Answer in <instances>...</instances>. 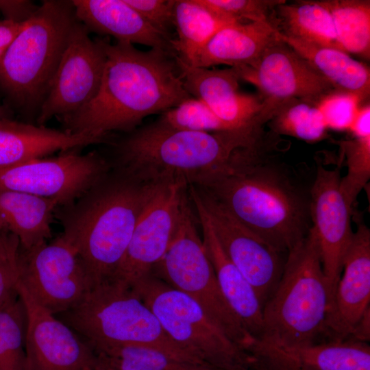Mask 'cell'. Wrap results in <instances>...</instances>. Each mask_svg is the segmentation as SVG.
I'll list each match as a JSON object with an SVG mask.
<instances>
[{
  "instance_id": "1",
  "label": "cell",
  "mask_w": 370,
  "mask_h": 370,
  "mask_svg": "<svg viewBox=\"0 0 370 370\" xmlns=\"http://www.w3.org/2000/svg\"><path fill=\"white\" fill-rule=\"evenodd\" d=\"M274 135L238 148L225 171L196 186L265 243L288 254L312 227V184L275 153L280 147Z\"/></svg>"
},
{
  "instance_id": "2",
  "label": "cell",
  "mask_w": 370,
  "mask_h": 370,
  "mask_svg": "<svg viewBox=\"0 0 370 370\" xmlns=\"http://www.w3.org/2000/svg\"><path fill=\"white\" fill-rule=\"evenodd\" d=\"M101 39L106 59L99 88L80 110L58 119L64 130L109 139L111 132H130L145 117L191 97L173 53Z\"/></svg>"
},
{
  "instance_id": "3",
  "label": "cell",
  "mask_w": 370,
  "mask_h": 370,
  "mask_svg": "<svg viewBox=\"0 0 370 370\" xmlns=\"http://www.w3.org/2000/svg\"><path fill=\"white\" fill-rule=\"evenodd\" d=\"M259 138L245 131L199 132L156 122L134 132L117 145L118 168L145 184L201 186L229 168L237 149Z\"/></svg>"
},
{
  "instance_id": "4",
  "label": "cell",
  "mask_w": 370,
  "mask_h": 370,
  "mask_svg": "<svg viewBox=\"0 0 370 370\" xmlns=\"http://www.w3.org/2000/svg\"><path fill=\"white\" fill-rule=\"evenodd\" d=\"M153 184L119 171L56 210L63 233L75 247L92 286L110 280L116 271Z\"/></svg>"
},
{
  "instance_id": "5",
  "label": "cell",
  "mask_w": 370,
  "mask_h": 370,
  "mask_svg": "<svg viewBox=\"0 0 370 370\" xmlns=\"http://www.w3.org/2000/svg\"><path fill=\"white\" fill-rule=\"evenodd\" d=\"M73 1L44 0L0 57L6 107L36 122L77 21Z\"/></svg>"
},
{
  "instance_id": "6",
  "label": "cell",
  "mask_w": 370,
  "mask_h": 370,
  "mask_svg": "<svg viewBox=\"0 0 370 370\" xmlns=\"http://www.w3.org/2000/svg\"><path fill=\"white\" fill-rule=\"evenodd\" d=\"M332 294L312 230L287 254L280 282L262 310L258 340L281 347L322 342Z\"/></svg>"
},
{
  "instance_id": "7",
  "label": "cell",
  "mask_w": 370,
  "mask_h": 370,
  "mask_svg": "<svg viewBox=\"0 0 370 370\" xmlns=\"http://www.w3.org/2000/svg\"><path fill=\"white\" fill-rule=\"evenodd\" d=\"M56 316L93 351L113 346L145 345L179 360L206 365L173 341L150 308L132 288L118 282L108 280L92 286L77 304Z\"/></svg>"
},
{
  "instance_id": "8",
  "label": "cell",
  "mask_w": 370,
  "mask_h": 370,
  "mask_svg": "<svg viewBox=\"0 0 370 370\" xmlns=\"http://www.w3.org/2000/svg\"><path fill=\"white\" fill-rule=\"evenodd\" d=\"M132 289L156 317L166 335L217 370H250L246 352L193 299L151 273Z\"/></svg>"
},
{
  "instance_id": "9",
  "label": "cell",
  "mask_w": 370,
  "mask_h": 370,
  "mask_svg": "<svg viewBox=\"0 0 370 370\" xmlns=\"http://www.w3.org/2000/svg\"><path fill=\"white\" fill-rule=\"evenodd\" d=\"M188 201L187 197L169 248L151 273L193 299L244 349L253 338L221 292Z\"/></svg>"
},
{
  "instance_id": "10",
  "label": "cell",
  "mask_w": 370,
  "mask_h": 370,
  "mask_svg": "<svg viewBox=\"0 0 370 370\" xmlns=\"http://www.w3.org/2000/svg\"><path fill=\"white\" fill-rule=\"evenodd\" d=\"M188 186L193 206L204 214L223 251L254 287L263 308L280 282L288 254L262 241L205 190Z\"/></svg>"
},
{
  "instance_id": "11",
  "label": "cell",
  "mask_w": 370,
  "mask_h": 370,
  "mask_svg": "<svg viewBox=\"0 0 370 370\" xmlns=\"http://www.w3.org/2000/svg\"><path fill=\"white\" fill-rule=\"evenodd\" d=\"M71 150L0 167V190L56 200L60 207L73 204L108 173V163L95 151Z\"/></svg>"
},
{
  "instance_id": "12",
  "label": "cell",
  "mask_w": 370,
  "mask_h": 370,
  "mask_svg": "<svg viewBox=\"0 0 370 370\" xmlns=\"http://www.w3.org/2000/svg\"><path fill=\"white\" fill-rule=\"evenodd\" d=\"M20 258V282L54 314L75 306L92 287L75 247L64 233L50 243L21 251Z\"/></svg>"
},
{
  "instance_id": "13",
  "label": "cell",
  "mask_w": 370,
  "mask_h": 370,
  "mask_svg": "<svg viewBox=\"0 0 370 370\" xmlns=\"http://www.w3.org/2000/svg\"><path fill=\"white\" fill-rule=\"evenodd\" d=\"M187 186L154 184L134 229L124 257L110 280L132 288L151 274L172 241Z\"/></svg>"
},
{
  "instance_id": "14",
  "label": "cell",
  "mask_w": 370,
  "mask_h": 370,
  "mask_svg": "<svg viewBox=\"0 0 370 370\" xmlns=\"http://www.w3.org/2000/svg\"><path fill=\"white\" fill-rule=\"evenodd\" d=\"M89 34L85 25L77 20L36 125H44L53 117L58 119L75 113L96 95L106 58L101 38L92 40Z\"/></svg>"
},
{
  "instance_id": "15",
  "label": "cell",
  "mask_w": 370,
  "mask_h": 370,
  "mask_svg": "<svg viewBox=\"0 0 370 370\" xmlns=\"http://www.w3.org/2000/svg\"><path fill=\"white\" fill-rule=\"evenodd\" d=\"M17 291L25 313V370H94L98 358L90 345L20 281Z\"/></svg>"
},
{
  "instance_id": "16",
  "label": "cell",
  "mask_w": 370,
  "mask_h": 370,
  "mask_svg": "<svg viewBox=\"0 0 370 370\" xmlns=\"http://www.w3.org/2000/svg\"><path fill=\"white\" fill-rule=\"evenodd\" d=\"M234 69L240 80L254 86L259 96L274 106L291 99L316 103L325 95L336 90L307 60L278 36L252 65Z\"/></svg>"
},
{
  "instance_id": "17",
  "label": "cell",
  "mask_w": 370,
  "mask_h": 370,
  "mask_svg": "<svg viewBox=\"0 0 370 370\" xmlns=\"http://www.w3.org/2000/svg\"><path fill=\"white\" fill-rule=\"evenodd\" d=\"M341 178L339 167L329 169L317 163L310 188L312 230L332 299L354 234L351 225L353 208L341 191Z\"/></svg>"
},
{
  "instance_id": "18",
  "label": "cell",
  "mask_w": 370,
  "mask_h": 370,
  "mask_svg": "<svg viewBox=\"0 0 370 370\" xmlns=\"http://www.w3.org/2000/svg\"><path fill=\"white\" fill-rule=\"evenodd\" d=\"M177 64L188 94L205 103L232 130L264 132V125L275 106L259 95L241 92L240 79L234 68L217 69Z\"/></svg>"
},
{
  "instance_id": "19",
  "label": "cell",
  "mask_w": 370,
  "mask_h": 370,
  "mask_svg": "<svg viewBox=\"0 0 370 370\" xmlns=\"http://www.w3.org/2000/svg\"><path fill=\"white\" fill-rule=\"evenodd\" d=\"M370 230L362 221L345 255L343 271L329 306L322 341L347 340L370 308Z\"/></svg>"
},
{
  "instance_id": "20",
  "label": "cell",
  "mask_w": 370,
  "mask_h": 370,
  "mask_svg": "<svg viewBox=\"0 0 370 370\" xmlns=\"http://www.w3.org/2000/svg\"><path fill=\"white\" fill-rule=\"evenodd\" d=\"M245 351L250 370H370L369 344L351 340L281 347L252 338Z\"/></svg>"
},
{
  "instance_id": "21",
  "label": "cell",
  "mask_w": 370,
  "mask_h": 370,
  "mask_svg": "<svg viewBox=\"0 0 370 370\" xmlns=\"http://www.w3.org/2000/svg\"><path fill=\"white\" fill-rule=\"evenodd\" d=\"M108 140L95 134H73L6 119L0 121V167L42 158L57 151L76 150Z\"/></svg>"
},
{
  "instance_id": "22",
  "label": "cell",
  "mask_w": 370,
  "mask_h": 370,
  "mask_svg": "<svg viewBox=\"0 0 370 370\" xmlns=\"http://www.w3.org/2000/svg\"><path fill=\"white\" fill-rule=\"evenodd\" d=\"M73 3L77 19L90 33L174 53L173 39L150 25L125 0H73Z\"/></svg>"
},
{
  "instance_id": "23",
  "label": "cell",
  "mask_w": 370,
  "mask_h": 370,
  "mask_svg": "<svg viewBox=\"0 0 370 370\" xmlns=\"http://www.w3.org/2000/svg\"><path fill=\"white\" fill-rule=\"evenodd\" d=\"M202 229L203 243L227 304L248 334L259 339L262 332V306L251 284L221 247L204 214L195 208Z\"/></svg>"
},
{
  "instance_id": "24",
  "label": "cell",
  "mask_w": 370,
  "mask_h": 370,
  "mask_svg": "<svg viewBox=\"0 0 370 370\" xmlns=\"http://www.w3.org/2000/svg\"><path fill=\"white\" fill-rule=\"evenodd\" d=\"M277 38V30L269 21L230 24L214 34L192 67L225 64L236 68L252 65Z\"/></svg>"
},
{
  "instance_id": "25",
  "label": "cell",
  "mask_w": 370,
  "mask_h": 370,
  "mask_svg": "<svg viewBox=\"0 0 370 370\" xmlns=\"http://www.w3.org/2000/svg\"><path fill=\"white\" fill-rule=\"evenodd\" d=\"M58 207L52 199L0 190V223L17 238L22 251L38 247L51 237V224Z\"/></svg>"
},
{
  "instance_id": "26",
  "label": "cell",
  "mask_w": 370,
  "mask_h": 370,
  "mask_svg": "<svg viewBox=\"0 0 370 370\" xmlns=\"http://www.w3.org/2000/svg\"><path fill=\"white\" fill-rule=\"evenodd\" d=\"M283 42L303 57L337 91L357 96L361 101L369 96L370 69L365 64L340 49L305 43L285 37Z\"/></svg>"
},
{
  "instance_id": "27",
  "label": "cell",
  "mask_w": 370,
  "mask_h": 370,
  "mask_svg": "<svg viewBox=\"0 0 370 370\" xmlns=\"http://www.w3.org/2000/svg\"><path fill=\"white\" fill-rule=\"evenodd\" d=\"M269 22L285 37L343 51L331 14L319 1L300 0L291 3L285 1L275 7Z\"/></svg>"
},
{
  "instance_id": "28",
  "label": "cell",
  "mask_w": 370,
  "mask_h": 370,
  "mask_svg": "<svg viewBox=\"0 0 370 370\" xmlns=\"http://www.w3.org/2000/svg\"><path fill=\"white\" fill-rule=\"evenodd\" d=\"M236 22L215 14L199 0H175L171 42L177 62L192 67L199 53L221 28Z\"/></svg>"
},
{
  "instance_id": "29",
  "label": "cell",
  "mask_w": 370,
  "mask_h": 370,
  "mask_svg": "<svg viewBox=\"0 0 370 370\" xmlns=\"http://www.w3.org/2000/svg\"><path fill=\"white\" fill-rule=\"evenodd\" d=\"M332 17L342 49L365 60L370 59V1L319 0Z\"/></svg>"
},
{
  "instance_id": "30",
  "label": "cell",
  "mask_w": 370,
  "mask_h": 370,
  "mask_svg": "<svg viewBox=\"0 0 370 370\" xmlns=\"http://www.w3.org/2000/svg\"><path fill=\"white\" fill-rule=\"evenodd\" d=\"M94 352L114 370H217L208 365L179 360L145 345L113 346Z\"/></svg>"
},
{
  "instance_id": "31",
  "label": "cell",
  "mask_w": 370,
  "mask_h": 370,
  "mask_svg": "<svg viewBox=\"0 0 370 370\" xmlns=\"http://www.w3.org/2000/svg\"><path fill=\"white\" fill-rule=\"evenodd\" d=\"M277 135L291 136L314 143L327 136V126L315 103L291 99L280 103L267 123Z\"/></svg>"
},
{
  "instance_id": "32",
  "label": "cell",
  "mask_w": 370,
  "mask_h": 370,
  "mask_svg": "<svg viewBox=\"0 0 370 370\" xmlns=\"http://www.w3.org/2000/svg\"><path fill=\"white\" fill-rule=\"evenodd\" d=\"M25 313L18 295L0 308V370H25Z\"/></svg>"
},
{
  "instance_id": "33",
  "label": "cell",
  "mask_w": 370,
  "mask_h": 370,
  "mask_svg": "<svg viewBox=\"0 0 370 370\" xmlns=\"http://www.w3.org/2000/svg\"><path fill=\"white\" fill-rule=\"evenodd\" d=\"M156 122L166 127L193 132H234L205 103L192 97L162 113Z\"/></svg>"
},
{
  "instance_id": "34",
  "label": "cell",
  "mask_w": 370,
  "mask_h": 370,
  "mask_svg": "<svg viewBox=\"0 0 370 370\" xmlns=\"http://www.w3.org/2000/svg\"><path fill=\"white\" fill-rule=\"evenodd\" d=\"M341 146L345 156L347 173L341 178L340 189L353 208L370 177V136L343 141Z\"/></svg>"
},
{
  "instance_id": "35",
  "label": "cell",
  "mask_w": 370,
  "mask_h": 370,
  "mask_svg": "<svg viewBox=\"0 0 370 370\" xmlns=\"http://www.w3.org/2000/svg\"><path fill=\"white\" fill-rule=\"evenodd\" d=\"M215 14L236 22L269 21L278 5L284 0H199Z\"/></svg>"
},
{
  "instance_id": "36",
  "label": "cell",
  "mask_w": 370,
  "mask_h": 370,
  "mask_svg": "<svg viewBox=\"0 0 370 370\" xmlns=\"http://www.w3.org/2000/svg\"><path fill=\"white\" fill-rule=\"evenodd\" d=\"M356 95L334 90L317 103L328 129L349 131L361 106Z\"/></svg>"
},
{
  "instance_id": "37",
  "label": "cell",
  "mask_w": 370,
  "mask_h": 370,
  "mask_svg": "<svg viewBox=\"0 0 370 370\" xmlns=\"http://www.w3.org/2000/svg\"><path fill=\"white\" fill-rule=\"evenodd\" d=\"M20 245L17 238L0 254V308L18 295L20 280Z\"/></svg>"
},
{
  "instance_id": "38",
  "label": "cell",
  "mask_w": 370,
  "mask_h": 370,
  "mask_svg": "<svg viewBox=\"0 0 370 370\" xmlns=\"http://www.w3.org/2000/svg\"><path fill=\"white\" fill-rule=\"evenodd\" d=\"M150 25L171 37L175 0H125Z\"/></svg>"
},
{
  "instance_id": "39",
  "label": "cell",
  "mask_w": 370,
  "mask_h": 370,
  "mask_svg": "<svg viewBox=\"0 0 370 370\" xmlns=\"http://www.w3.org/2000/svg\"><path fill=\"white\" fill-rule=\"evenodd\" d=\"M39 5L29 0H0V12L4 19L16 23L28 22Z\"/></svg>"
},
{
  "instance_id": "40",
  "label": "cell",
  "mask_w": 370,
  "mask_h": 370,
  "mask_svg": "<svg viewBox=\"0 0 370 370\" xmlns=\"http://www.w3.org/2000/svg\"><path fill=\"white\" fill-rule=\"evenodd\" d=\"M354 138L370 136V105H362L349 130Z\"/></svg>"
},
{
  "instance_id": "41",
  "label": "cell",
  "mask_w": 370,
  "mask_h": 370,
  "mask_svg": "<svg viewBox=\"0 0 370 370\" xmlns=\"http://www.w3.org/2000/svg\"><path fill=\"white\" fill-rule=\"evenodd\" d=\"M27 23H16L4 18H0V57L4 53L16 36L25 27Z\"/></svg>"
},
{
  "instance_id": "42",
  "label": "cell",
  "mask_w": 370,
  "mask_h": 370,
  "mask_svg": "<svg viewBox=\"0 0 370 370\" xmlns=\"http://www.w3.org/2000/svg\"><path fill=\"white\" fill-rule=\"evenodd\" d=\"M347 340L368 343L370 340V308L364 312Z\"/></svg>"
},
{
  "instance_id": "43",
  "label": "cell",
  "mask_w": 370,
  "mask_h": 370,
  "mask_svg": "<svg viewBox=\"0 0 370 370\" xmlns=\"http://www.w3.org/2000/svg\"><path fill=\"white\" fill-rule=\"evenodd\" d=\"M17 238L14 235L7 234V231L0 223V254L6 251L14 240Z\"/></svg>"
},
{
  "instance_id": "44",
  "label": "cell",
  "mask_w": 370,
  "mask_h": 370,
  "mask_svg": "<svg viewBox=\"0 0 370 370\" xmlns=\"http://www.w3.org/2000/svg\"><path fill=\"white\" fill-rule=\"evenodd\" d=\"M11 112L12 110L6 106H0V121L6 119H12Z\"/></svg>"
},
{
  "instance_id": "45",
  "label": "cell",
  "mask_w": 370,
  "mask_h": 370,
  "mask_svg": "<svg viewBox=\"0 0 370 370\" xmlns=\"http://www.w3.org/2000/svg\"><path fill=\"white\" fill-rule=\"evenodd\" d=\"M94 370H114V369L112 368L110 366H109L107 363H106L105 362H103V360H101V359L98 358V362Z\"/></svg>"
}]
</instances>
